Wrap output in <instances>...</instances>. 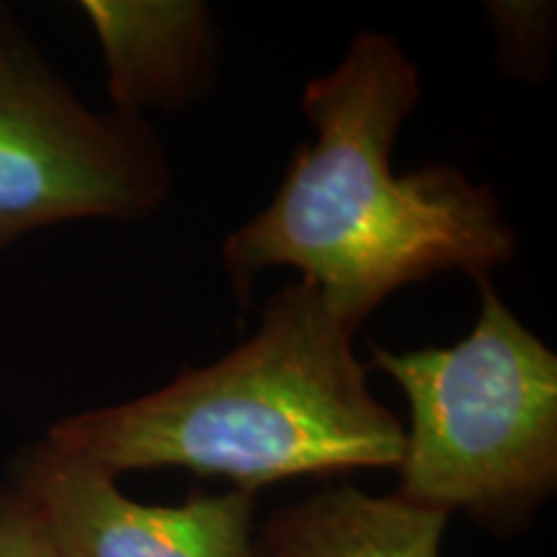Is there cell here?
I'll list each match as a JSON object with an SVG mask.
<instances>
[{"instance_id": "6", "label": "cell", "mask_w": 557, "mask_h": 557, "mask_svg": "<svg viewBox=\"0 0 557 557\" xmlns=\"http://www.w3.org/2000/svg\"><path fill=\"white\" fill-rule=\"evenodd\" d=\"M109 70L114 111L139 116L145 107L181 109L214 75V29L201 3L83 0Z\"/></svg>"}, {"instance_id": "2", "label": "cell", "mask_w": 557, "mask_h": 557, "mask_svg": "<svg viewBox=\"0 0 557 557\" xmlns=\"http://www.w3.org/2000/svg\"><path fill=\"white\" fill-rule=\"evenodd\" d=\"M354 333L299 278L233 354L137 400L62 418L47 442L111 475L176 468L253 496L287 478L398 470L406 429L369 389Z\"/></svg>"}, {"instance_id": "8", "label": "cell", "mask_w": 557, "mask_h": 557, "mask_svg": "<svg viewBox=\"0 0 557 557\" xmlns=\"http://www.w3.org/2000/svg\"><path fill=\"white\" fill-rule=\"evenodd\" d=\"M487 9L496 18L498 37L504 41V52L508 62L532 70L534 65H545L547 37L553 34L547 18L553 11L542 3H491Z\"/></svg>"}, {"instance_id": "1", "label": "cell", "mask_w": 557, "mask_h": 557, "mask_svg": "<svg viewBox=\"0 0 557 557\" xmlns=\"http://www.w3.org/2000/svg\"><path fill=\"white\" fill-rule=\"evenodd\" d=\"M421 99V75L393 37L357 34L346 58L302 90L315 143L299 145L269 207L225 240L238 302L274 267L297 269L359 331L408 284L511 261L517 233L498 199L451 165L393 173V145Z\"/></svg>"}, {"instance_id": "9", "label": "cell", "mask_w": 557, "mask_h": 557, "mask_svg": "<svg viewBox=\"0 0 557 557\" xmlns=\"http://www.w3.org/2000/svg\"><path fill=\"white\" fill-rule=\"evenodd\" d=\"M0 557H54L41 513L16 485L0 493Z\"/></svg>"}, {"instance_id": "5", "label": "cell", "mask_w": 557, "mask_h": 557, "mask_svg": "<svg viewBox=\"0 0 557 557\" xmlns=\"http://www.w3.org/2000/svg\"><path fill=\"white\" fill-rule=\"evenodd\" d=\"M13 485L37 506L54 557H253L256 496L191 491L184 504H139L116 475L54 444H34Z\"/></svg>"}, {"instance_id": "10", "label": "cell", "mask_w": 557, "mask_h": 557, "mask_svg": "<svg viewBox=\"0 0 557 557\" xmlns=\"http://www.w3.org/2000/svg\"><path fill=\"white\" fill-rule=\"evenodd\" d=\"M253 557H263V555H261V553H259V549H256V555H253Z\"/></svg>"}, {"instance_id": "3", "label": "cell", "mask_w": 557, "mask_h": 557, "mask_svg": "<svg viewBox=\"0 0 557 557\" xmlns=\"http://www.w3.org/2000/svg\"><path fill=\"white\" fill-rule=\"evenodd\" d=\"M475 282L480 315L468 338L403 354L369 344V367L410 406L400 496L508 532L557 485V357L491 278Z\"/></svg>"}, {"instance_id": "4", "label": "cell", "mask_w": 557, "mask_h": 557, "mask_svg": "<svg viewBox=\"0 0 557 557\" xmlns=\"http://www.w3.org/2000/svg\"><path fill=\"white\" fill-rule=\"evenodd\" d=\"M169 194L150 124L88 109L0 5V253L65 222L145 220Z\"/></svg>"}, {"instance_id": "7", "label": "cell", "mask_w": 557, "mask_h": 557, "mask_svg": "<svg viewBox=\"0 0 557 557\" xmlns=\"http://www.w3.org/2000/svg\"><path fill=\"white\" fill-rule=\"evenodd\" d=\"M449 513L398 491L372 496L344 483L289 504L256 529L263 557H442Z\"/></svg>"}]
</instances>
